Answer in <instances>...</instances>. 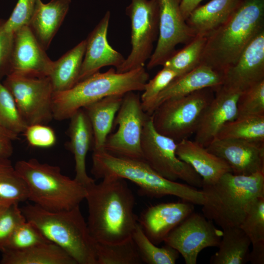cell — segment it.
<instances>
[{"mask_svg":"<svg viewBox=\"0 0 264 264\" xmlns=\"http://www.w3.org/2000/svg\"><path fill=\"white\" fill-rule=\"evenodd\" d=\"M223 73L221 87L239 93L264 80V30L250 42L236 62Z\"/></svg>","mask_w":264,"mask_h":264,"instance_id":"9a60e30c","label":"cell"},{"mask_svg":"<svg viewBox=\"0 0 264 264\" xmlns=\"http://www.w3.org/2000/svg\"><path fill=\"white\" fill-rule=\"evenodd\" d=\"M177 142L159 133L153 125L152 115L143 130L141 150L143 159L164 177L176 181L181 179L195 188H201L200 176L188 164L176 155Z\"/></svg>","mask_w":264,"mask_h":264,"instance_id":"9c48e42d","label":"cell"},{"mask_svg":"<svg viewBox=\"0 0 264 264\" xmlns=\"http://www.w3.org/2000/svg\"><path fill=\"white\" fill-rule=\"evenodd\" d=\"M5 20L0 19V79L10 73V60L13 43L14 33L4 27Z\"/></svg>","mask_w":264,"mask_h":264,"instance_id":"7bdbcfd3","label":"cell"},{"mask_svg":"<svg viewBox=\"0 0 264 264\" xmlns=\"http://www.w3.org/2000/svg\"><path fill=\"white\" fill-rule=\"evenodd\" d=\"M86 46L85 39L53 61L48 77L54 92L68 90L78 82Z\"/></svg>","mask_w":264,"mask_h":264,"instance_id":"83f0119b","label":"cell"},{"mask_svg":"<svg viewBox=\"0 0 264 264\" xmlns=\"http://www.w3.org/2000/svg\"><path fill=\"white\" fill-rule=\"evenodd\" d=\"M50 242L32 222L25 220L14 230L1 251H19Z\"/></svg>","mask_w":264,"mask_h":264,"instance_id":"8d00e7d4","label":"cell"},{"mask_svg":"<svg viewBox=\"0 0 264 264\" xmlns=\"http://www.w3.org/2000/svg\"><path fill=\"white\" fill-rule=\"evenodd\" d=\"M28 200L26 185L9 158H0V205Z\"/></svg>","mask_w":264,"mask_h":264,"instance_id":"f546056e","label":"cell"},{"mask_svg":"<svg viewBox=\"0 0 264 264\" xmlns=\"http://www.w3.org/2000/svg\"><path fill=\"white\" fill-rule=\"evenodd\" d=\"M248 236L239 227L222 229V235L218 251L211 257V264H244L249 261Z\"/></svg>","mask_w":264,"mask_h":264,"instance_id":"f1b7e54d","label":"cell"},{"mask_svg":"<svg viewBox=\"0 0 264 264\" xmlns=\"http://www.w3.org/2000/svg\"><path fill=\"white\" fill-rule=\"evenodd\" d=\"M176 154L200 176L202 184L214 182L224 174L232 173L224 160L194 140L186 138L177 142Z\"/></svg>","mask_w":264,"mask_h":264,"instance_id":"7402d4cb","label":"cell"},{"mask_svg":"<svg viewBox=\"0 0 264 264\" xmlns=\"http://www.w3.org/2000/svg\"><path fill=\"white\" fill-rule=\"evenodd\" d=\"M21 208L26 220L33 223L48 241L65 251L77 264H96L95 242L79 206L58 211H48L34 204Z\"/></svg>","mask_w":264,"mask_h":264,"instance_id":"5b68a950","label":"cell"},{"mask_svg":"<svg viewBox=\"0 0 264 264\" xmlns=\"http://www.w3.org/2000/svg\"><path fill=\"white\" fill-rule=\"evenodd\" d=\"M149 79L144 67L123 73L112 68L104 72L98 71L68 90L54 93L53 119H69L78 110L109 96L143 91Z\"/></svg>","mask_w":264,"mask_h":264,"instance_id":"8992f818","label":"cell"},{"mask_svg":"<svg viewBox=\"0 0 264 264\" xmlns=\"http://www.w3.org/2000/svg\"><path fill=\"white\" fill-rule=\"evenodd\" d=\"M252 248L250 251L249 261L252 264H264V242L252 244Z\"/></svg>","mask_w":264,"mask_h":264,"instance_id":"f6af8a7d","label":"cell"},{"mask_svg":"<svg viewBox=\"0 0 264 264\" xmlns=\"http://www.w3.org/2000/svg\"><path fill=\"white\" fill-rule=\"evenodd\" d=\"M239 227L248 236L251 244L264 242V196L254 200Z\"/></svg>","mask_w":264,"mask_h":264,"instance_id":"74e56055","label":"cell"},{"mask_svg":"<svg viewBox=\"0 0 264 264\" xmlns=\"http://www.w3.org/2000/svg\"><path fill=\"white\" fill-rule=\"evenodd\" d=\"M194 205L183 200L152 205L141 214L137 221L148 238L158 245L194 212Z\"/></svg>","mask_w":264,"mask_h":264,"instance_id":"ac0fdd59","label":"cell"},{"mask_svg":"<svg viewBox=\"0 0 264 264\" xmlns=\"http://www.w3.org/2000/svg\"><path fill=\"white\" fill-rule=\"evenodd\" d=\"M264 115V80L239 94L236 118Z\"/></svg>","mask_w":264,"mask_h":264,"instance_id":"d590c367","label":"cell"},{"mask_svg":"<svg viewBox=\"0 0 264 264\" xmlns=\"http://www.w3.org/2000/svg\"><path fill=\"white\" fill-rule=\"evenodd\" d=\"M71 0H37L28 26L46 50L69 10Z\"/></svg>","mask_w":264,"mask_h":264,"instance_id":"cb8c5ba5","label":"cell"},{"mask_svg":"<svg viewBox=\"0 0 264 264\" xmlns=\"http://www.w3.org/2000/svg\"><path fill=\"white\" fill-rule=\"evenodd\" d=\"M206 40V36L197 34L183 48L176 50L162 66L173 70L178 76L191 71L200 65Z\"/></svg>","mask_w":264,"mask_h":264,"instance_id":"836d02e7","label":"cell"},{"mask_svg":"<svg viewBox=\"0 0 264 264\" xmlns=\"http://www.w3.org/2000/svg\"><path fill=\"white\" fill-rule=\"evenodd\" d=\"M206 148L224 160L235 175L264 172V143L215 138Z\"/></svg>","mask_w":264,"mask_h":264,"instance_id":"e0dca14e","label":"cell"},{"mask_svg":"<svg viewBox=\"0 0 264 264\" xmlns=\"http://www.w3.org/2000/svg\"><path fill=\"white\" fill-rule=\"evenodd\" d=\"M154 0L158 13V36L155 49L147 65L148 69L162 66L176 50L177 44H186L196 35L182 15V0Z\"/></svg>","mask_w":264,"mask_h":264,"instance_id":"5bb4252c","label":"cell"},{"mask_svg":"<svg viewBox=\"0 0 264 264\" xmlns=\"http://www.w3.org/2000/svg\"><path fill=\"white\" fill-rule=\"evenodd\" d=\"M23 134L28 144L35 148H50L55 145L57 140L55 132L46 124L28 125Z\"/></svg>","mask_w":264,"mask_h":264,"instance_id":"60d3db41","label":"cell"},{"mask_svg":"<svg viewBox=\"0 0 264 264\" xmlns=\"http://www.w3.org/2000/svg\"><path fill=\"white\" fill-rule=\"evenodd\" d=\"M37 0H18L9 18L5 20L4 27L14 33L27 25L34 12Z\"/></svg>","mask_w":264,"mask_h":264,"instance_id":"b9f144b4","label":"cell"},{"mask_svg":"<svg viewBox=\"0 0 264 264\" xmlns=\"http://www.w3.org/2000/svg\"><path fill=\"white\" fill-rule=\"evenodd\" d=\"M131 20V51L116 71L123 73L144 67L158 36V13L154 0H131L126 8Z\"/></svg>","mask_w":264,"mask_h":264,"instance_id":"7c38bea8","label":"cell"},{"mask_svg":"<svg viewBox=\"0 0 264 264\" xmlns=\"http://www.w3.org/2000/svg\"><path fill=\"white\" fill-rule=\"evenodd\" d=\"M215 91L214 88H206L164 101L152 114L154 128L177 142L188 138L196 132Z\"/></svg>","mask_w":264,"mask_h":264,"instance_id":"ba28073f","label":"cell"},{"mask_svg":"<svg viewBox=\"0 0 264 264\" xmlns=\"http://www.w3.org/2000/svg\"><path fill=\"white\" fill-rule=\"evenodd\" d=\"M86 187L87 224L94 242L118 243L132 238L137 223L135 198L126 179L103 177Z\"/></svg>","mask_w":264,"mask_h":264,"instance_id":"6da1fadb","label":"cell"},{"mask_svg":"<svg viewBox=\"0 0 264 264\" xmlns=\"http://www.w3.org/2000/svg\"><path fill=\"white\" fill-rule=\"evenodd\" d=\"M216 138L264 143V115L238 118L227 122Z\"/></svg>","mask_w":264,"mask_h":264,"instance_id":"4dcf8cb0","label":"cell"},{"mask_svg":"<svg viewBox=\"0 0 264 264\" xmlns=\"http://www.w3.org/2000/svg\"><path fill=\"white\" fill-rule=\"evenodd\" d=\"M203 215L222 229L239 226L254 200L264 196V172L250 175L228 172L202 184Z\"/></svg>","mask_w":264,"mask_h":264,"instance_id":"3957f363","label":"cell"},{"mask_svg":"<svg viewBox=\"0 0 264 264\" xmlns=\"http://www.w3.org/2000/svg\"><path fill=\"white\" fill-rule=\"evenodd\" d=\"M203 0H182L180 4V10L185 21L191 12L199 6Z\"/></svg>","mask_w":264,"mask_h":264,"instance_id":"bcb514c9","label":"cell"},{"mask_svg":"<svg viewBox=\"0 0 264 264\" xmlns=\"http://www.w3.org/2000/svg\"><path fill=\"white\" fill-rule=\"evenodd\" d=\"M142 262L148 264H175L179 253L166 245L158 247L146 236L138 222L132 237Z\"/></svg>","mask_w":264,"mask_h":264,"instance_id":"d6a6232c","label":"cell"},{"mask_svg":"<svg viewBox=\"0 0 264 264\" xmlns=\"http://www.w3.org/2000/svg\"><path fill=\"white\" fill-rule=\"evenodd\" d=\"M215 93L195 133L194 141L205 147L216 138L226 123L235 119L237 116V103L240 93L221 86L216 89Z\"/></svg>","mask_w":264,"mask_h":264,"instance_id":"ffe728a7","label":"cell"},{"mask_svg":"<svg viewBox=\"0 0 264 264\" xmlns=\"http://www.w3.org/2000/svg\"><path fill=\"white\" fill-rule=\"evenodd\" d=\"M264 30V0H242L230 18L208 34L200 64L223 72Z\"/></svg>","mask_w":264,"mask_h":264,"instance_id":"7a4b0ae2","label":"cell"},{"mask_svg":"<svg viewBox=\"0 0 264 264\" xmlns=\"http://www.w3.org/2000/svg\"><path fill=\"white\" fill-rule=\"evenodd\" d=\"M19 204L0 205V251L5 247L16 228L26 219Z\"/></svg>","mask_w":264,"mask_h":264,"instance_id":"ab89813d","label":"cell"},{"mask_svg":"<svg viewBox=\"0 0 264 264\" xmlns=\"http://www.w3.org/2000/svg\"><path fill=\"white\" fill-rule=\"evenodd\" d=\"M223 80L222 72L200 64L191 71L175 78L157 96L152 112L169 99L183 97L206 88L216 90L222 86Z\"/></svg>","mask_w":264,"mask_h":264,"instance_id":"603a6c76","label":"cell"},{"mask_svg":"<svg viewBox=\"0 0 264 264\" xmlns=\"http://www.w3.org/2000/svg\"><path fill=\"white\" fill-rule=\"evenodd\" d=\"M2 83L13 95L28 125L46 124L53 119L54 93L48 77H33L10 73Z\"/></svg>","mask_w":264,"mask_h":264,"instance_id":"8fae6325","label":"cell"},{"mask_svg":"<svg viewBox=\"0 0 264 264\" xmlns=\"http://www.w3.org/2000/svg\"><path fill=\"white\" fill-rule=\"evenodd\" d=\"M96 264H139L142 261L132 239L118 243L95 242Z\"/></svg>","mask_w":264,"mask_h":264,"instance_id":"1f68e13d","label":"cell"},{"mask_svg":"<svg viewBox=\"0 0 264 264\" xmlns=\"http://www.w3.org/2000/svg\"><path fill=\"white\" fill-rule=\"evenodd\" d=\"M14 166L26 185L28 200L44 209L68 210L85 199L86 187L63 174L57 166L31 158L18 161Z\"/></svg>","mask_w":264,"mask_h":264,"instance_id":"52a82bcc","label":"cell"},{"mask_svg":"<svg viewBox=\"0 0 264 264\" xmlns=\"http://www.w3.org/2000/svg\"><path fill=\"white\" fill-rule=\"evenodd\" d=\"M222 231L203 215L193 212L172 230L164 241L176 249L186 264H196L199 253L204 248L218 247Z\"/></svg>","mask_w":264,"mask_h":264,"instance_id":"4fadbf2b","label":"cell"},{"mask_svg":"<svg viewBox=\"0 0 264 264\" xmlns=\"http://www.w3.org/2000/svg\"><path fill=\"white\" fill-rule=\"evenodd\" d=\"M178 76L173 70L163 66L153 79L147 81L140 97L142 106L146 113L152 114L153 107L157 96Z\"/></svg>","mask_w":264,"mask_h":264,"instance_id":"f35d334b","label":"cell"},{"mask_svg":"<svg viewBox=\"0 0 264 264\" xmlns=\"http://www.w3.org/2000/svg\"><path fill=\"white\" fill-rule=\"evenodd\" d=\"M123 95L103 98L83 108L90 122L93 135V152L105 151L107 138L121 105Z\"/></svg>","mask_w":264,"mask_h":264,"instance_id":"d4e9b609","label":"cell"},{"mask_svg":"<svg viewBox=\"0 0 264 264\" xmlns=\"http://www.w3.org/2000/svg\"><path fill=\"white\" fill-rule=\"evenodd\" d=\"M45 51L28 25L19 28L14 32L10 73L33 77H48L53 61Z\"/></svg>","mask_w":264,"mask_h":264,"instance_id":"2e32d148","label":"cell"},{"mask_svg":"<svg viewBox=\"0 0 264 264\" xmlns=\"http://www.w3.org/2000/svg\"><path fill=\"white\" fill-rule=\"evenodd\" d=\"M110 17L108 10L86 39L85 52L78 82L99 71L104 66H113L117 69L125 59L108 41Z\"/></svg>","mask_w":264,"mask_h":264,"instance_id":"d6986e66","label":"cell"},{"mask_svg":"<svg viewBox=\"0 0 264 264\" xmlns=\"http://www.w3.org/2000/svg\"><path fill=\"white\" fill-rule=\"evenodd\" d=\"M91 173L98 179L114 176L129 180L138 187L140 194L149 197L173 196L194 205L204 203L201 190L164 177L144 159L118 157L105 151L93 152Z\"/></svg>","mask_w":264,"mask_h":264,"instance_id":"277c9868","label":"cell"},{"mask_svg":"<svg viewBox=\"0 0 264 264\" xmlns=\"http://www.w3.org/2000/svg\"><path fill=\"white\" fill-rule=\"evenodd\" d=\"M0 125L18 135L28 125L21 114L15 99L0 79Z\"/></svg>","mask_w":264,"mask_h":264,"instance_id":"e575fe53","label":"cell"},{"mask_svg":"<svg viewBox=\"0 0 264 264\" xmlns=\"http://www.w3.org/2000/svg\"><path fill=\"white\" fill-rule=\"evenodd\" d=\"M69 119L67 131L69 141L67 147L73 155L75 161L74 178L86 187L95 182L88 176L86 169L87 155L93 145L92 129L84 109L78 110Z\"/></svg>","mask_w":264,"mask_h":264,"instance_id":"44dd1931","label":"cell"},{"mask_svg":"<svg viewBox=\"0 0 264 264\" xmlns=\"http://www.w3.org/2000/svg\"><path fill=\"white\" fill-rule=\"evenodd\" d=\"M1 264H77L65 251L47 242L26 249L1 251Z\"/></svg>","mask_w":264,"mask_h":264,"instance_id":"4316f807","label":"cell"},{"mask_svg":"<svg viewBox=\"0 0 264 264\" xmlns=\"http://www.w3.org/2000/svg\"><path fill=\"white\" fill-rule=\"evenodd\" d=\"M150 115L144 111L138 94L134 91L125 94L113 122L117 130L108 135L105 151L118 157L143 159L142 136Z\"/></svg>","mask_w":264,"mask_h":264,"instance_id":"30bf717a","label":"cell"},{"mask_svg":"<svg viewBox=\"0 0 264 264\" xmlns=\"http://www.w3.org/2000/svg\"><path fill=\"white\" fill-rule=\"evenodd\" d=\"M19 135L0 125V158H9L14 151L13 142Z\"/></svg>","mask_w":264,"mask_h":264,"instance_id":"ee69618b","label":"cell"},{"mask_svg":"<svg viewBox=\"0 0 264 264\" xmlns=\"http://www.w3.org/2000/svg\"><path fill=\"white\" fill-rule=\"evenodd\" d=\"M242 0H211L198 6L186 22L196 35L207 36L223 24Z\"/></svg>","mask_w":264,"mask_h":264,"instance_id":"484cf974","label":"cell"}]
</instances>
